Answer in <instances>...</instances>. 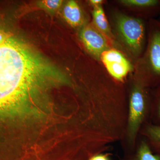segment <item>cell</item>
<instances>
[{"label": "cell", "instance_id": "8", "mask_svg": "<svg viewBox=\"0 0 160 160\" xmlns=\"http://www.w3.org/2000/svg\"><path fill=\"white\" fill-rule=\"evenodd\" d=\"M93 22L97 29L102 33L107 36H111L110 28L108 21L106 18L104 10L102 6L94 7L92 12Z\"/></svg>", "mask_w": 160, "mask_h": 160}, {"label": "cell", "instance_id": "15", "mask_svg": "<svg viewBox=\"0 0 160 160\" xmlns=\"http://www.w3.org/2000/svg\"><path fill=\"white\" fill-rule=\"evenodd\" d=\"M158 115L160 118V93L159 97L158 105Z\"/></svg>", "mask_w": 160, "mask_h": 160}, {"label": "cell", "instance_id": "10", "mask_svg": "<svg viewBox=\"0 0 160 160\" xmlns=\"http://www.w3.org/2000/svg\"><path fill=\"white\" fill-rule=\"evenodd\" d=\"M132 160H160V156L153 154L149 146L143 142L139 148L137 154Z\"/></svg>", "mask_w": 160, "mask_h": 160}, {"label": "cell", "instance_id": "11", "mask_svg": "<svg viewBox=\"0 0 160 160\" xmlns=\"http://www.w3.org/2000/svg\"><path fill=\"white\" fill-rule=\"evenodd\" d=\"M63 2L61 0H44L39 1L38 6L51 14H54L60 9Z\"/></svg>", "mask_w": 160, "mask_h": 160}, {"label": "cell", "instance_id": "2", "mask_svg": "<svg viewBox=\"0 0 160 160\" xmlns=\"http://www.w3.org/2000/svg\"><path fill=\"white\" fill-rule=\"evenodd\" d=\"M116 25L120 36L129 51L136 55L141 54L145 42V26L142 20L121 15L117 17Z\"/></svg>", "mask_w": 160, "mask_h": 160}, {"label": "cell", "instance_id": "6", "mask_svg": "<svg viewBox=\"0 0 160 160\" xmlns=\"http://www.w3.org/2000/svg\"><path fill=\"white\" fill-rule=\"evenodd\" d=\"M79 37L88 51L96 58L108 49L106 38L97 29L89 25L83 27L80 32Z\"/></svg>", "mask_w": 160, "mask_h": 160}, {"label": "cell", "instance_id": "1", "mask_svg": "<svg viewBox=\"0 0 160 160\" xmlns=\"http://www.w3.org/2000/svg\"><path fill=\"white\" fill-rule=\"evenodd\" d=\"M23 64L22 40L5 22H0V103L19 77Z\"/></svg>", "mask_w": 160, "mask_h": 160}, {"label": "cell", "instance_id": "12", "mask_svg": "<svg viewBox=\"0 0 160 160\" xmlns=\"http://www.w3.org/2000/svg\"><path fill=\"white\" fill-rule=\"evenodd\" d=\"M147 135L153 143L154 147L160 152V126H150L147 127Z\"/></svg>", "mask_w": 160, "mask_h": 160}, {"label": "cell", "instance_id": "4", "mask_svg": "<svg viewBox=\"0 0 160 160\" xmlns=\"http://www.w3.org/2000/svg\"><path fill=\"white\" fill-rule=\"evenodd\" d=\"M146 107V93L143 89L137 87L132 91L130 100L129 134L131 141L135 138L144 118Z\"/></svg>", "mask_w": 160, "mask_h": 160}, {"label": "cell", "instance_id": "14", "mask_svg": "<svg viewBox=\"0 0 160 160\" xmlns=\"http://www.w3.org/2000/svg\"><path fill=\"white\" fill-rule=\"evenodd\" d=\"M89 2L92 5L94 6L95 7L101 6L102 3L103 2V1L102 0H91Z\"/></svg>", "mask_w": 160, "mask_h": 160}, {"label": "cell", "instance_id": "5", "mask_svg": "<svg viewBox=\"0 0 160 160\" xmlns=\"http://www.w3.org/2000/svg\"><path fill=\"white\" fill-rule=\"evenodd\" d=\"M100 58L110 75L118 81L123 80L132 69L129 60L115 49H107Z\"/></svg>", "mask_w": 160, "mask_h": 160}, {"label": "cell", "instance_id": "3", "mask_svg": "<svg viewBox=\"0 0 160 160\" xmlns=\"http://www.w3.org/2000/svg\"><path fill=\"white\" fill-rule=\"evenodd\" d=\"M150 36L145 58V68L148 82L160 80V23L151 22Z\"/></svg>", "mask_w": 160, "mask_h": 160}, {"label": "cell", "instance_id": "9", "mask_svg": "<svg viewBox=\"0 0 160 160\" xmlns=\"http://www.w3.org/2000/svg\"><path fill=\"white\" fill-rule=\"evenodd\" d=\"M121 2L127 6H135L149 11H154L160 7L158 0H123Z\"/></svg>", "mask_w": 160, "mask_h": 160}, {"label": "cell", "instance_id": "7", "mask_svg": "<svg viewBox=\"0 0 160 160\" xmlns=\"http://www.w3.org/2000/svg\"><path fill=\"white\" fill-rule=\"evenodd\" d=\"M64 19L72 27L76 28L83 22V16L79 6L75 1H68L63 9Z\"/></svg>", "mask_w": 160, "mask_h": 160}, {"label": "cell", "instance_id": "13", "mask_svg": "<svg viewBox=\"0 0 160 160\" xmlns=\"http://www.w3.org/2000/svg\"><path fill=\"white\" fill-rule=\"evenodd\" d=\"M89 160H110L108 156L106 154H98L92 157Z\"/></svg>", "mask_w": 160, "mask_h": 160}]
</instances>
